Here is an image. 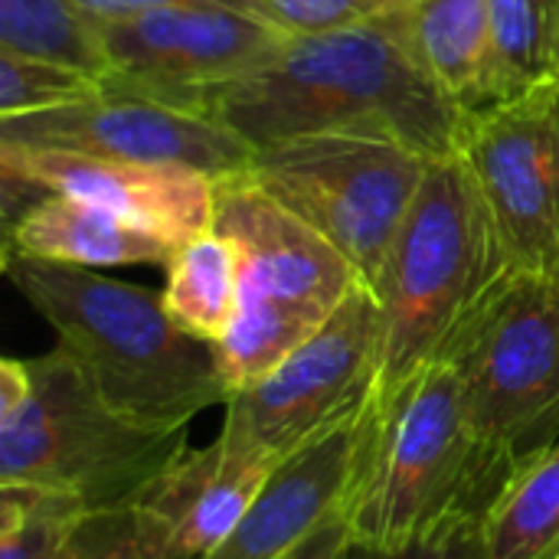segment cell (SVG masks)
<instances>
[{"label": "cell", "instance_id": "cell-1", "mask_svg": "<svg viewBox=\"0 0 559 559\" xmlns=\"http://www.w3.org/2000/svg\"><path fill=\"white\" fill-rule=\"evenodd\" d=\"M396 3L354 26L292 36L269 62L193 92L187 108L252 147L341 131L393 138L429 160L459 157L472 115L419 66Z\"/></svg>", "mask_w": 559, "mask_h": 559}, {"label": "cell", "instance_id": "cell-2", "mask_svg": "<svg viewBox=\"0 0 559 559\" xmlns=\"http://www.w3.org/2000/svg\"><path fill=\"white\" fill-rule=\"evenodd\" d=\"M518 272L468 160H432L373 288L380 344L364 413L377 416L413 377L449 360Z\"/></svg>", "mask_w": 559, "mask_h": 559}, {"label": "cell", "instance_id": "cell-3", "mask_svg": "<svg viewBox=\"0 0 559 559\" xmlns=\"http://www.w3.org/2000/svg\"><path fill=\"white\" fill-rule=\"evenodd\" d=\"M3 275L56 331L95 393L121 416L180 429L203 409L226 406L229 386L216 344L183 331L164 295L16 249L0 252Z\"/></svg>", "mask_w": 559, "mask_h": 559}, {"label": "cell", "instance_id": "cell-4", "mask_svg": "<svg viewBox=\"0 0 559 559\" xmlns=\"http://www.w3.org/2000/svg\"><path fill=\"white\" fill-rule=\"evenodd\" d=\"M511 468L478 445L455 364H432L386 409L364 413L360 468L344 504L350 544L393 550L462 511H488Z\"/></svg>", "mask_w": 559, "mask_h": 559}, {"label": "cell", "instance_id": "cell-5", "mask_svg": "<svg viewBox=\"0 0 559 559\" xmlns=\"http://www.w3.org/2000/svg\"><path fill=\"white\" fill-rule=\"evenodd\" d=\"M213 229L236 249L239 305L216 344L229 396L265 380L364 282L350 259L249 174L216 180Z\"/></svg>", "mask_w": 559, "mask_h": 559}, {"label": "cell", "instance_id": "cell-6", "mask_svg": "<svg viewBox=\"0 0 559 559\" xmlns=\"http://www.w3.org/2000/svg\"><path fill=\"white\" fill-rule=\"evenodd\" d=\"M26 370V396L0 413V485L46 488L85 511H111L141 504L190 449V426L157 429L115 413L59 344L29 357Z\"/></svg>", "mask_w": 559, "mask_h": 559}, {"label": "cell", "instance_id": "cell-7", "mask_svg": "<svg viewBox=\"0 0 559 559\" xmlns=\"http://www.w3.org/2000/svg\"><path fill=\"white\" fill-rule=\"evenodd\" d=\"M429 164L393 138L331 131L255 147L246 174L328 236L377 288Z\"/></svg>", "mask_w": 559, "mask_h": 559}, {"label": "cell", "instance_id": "cell-8", "mask_svg": "<svg viewBox=\"0 0 559 559\" xmlns=\"http://www.w3.org/2000/svg\"><path fill=\"white\" fill-rule=\"evenodd\" d=\"M478 445L518 465L559 439V275L518 272L449 357Z\"/></svg>", "mask_w": 559, "mask_h": 559}, {"label": "cell", "instance_id": "cell-9", "mask_svg": "<svg viewBox=\"0 0 559 559\" xmlns=\"http://www.w3.org/2000/svg\"><path fill=\"white\" fill-rule=\"evenodd\" d=\"M380 344V301L360 282L347 301L265 380L226 400L219 436L288 459L367 396Z\"/></svg>", "mask_w": 559, "mask_h": 559}, {"label": "cell", "instance_id": "cell-10", "mask_svg": "<svg viewBox=\"0 0 559 559\" xmlns=\"http://www.w3.org/2000/svg\"><path fill=\"white\" fill-rule=\"evenodd\" d=\"M462 157L518 269L559 275V79L472 111Z\"/></svg>", "mask_w": 559, "mask_h": 559}, {"label": "cell", "instance_id": "cell-11", "mask_svg": "<svg viewBox=\"0 0 559 559\" xmlns=\"http://www.w3.org/2000/svg\"><path fill=\"white\" fill-rule=\"evenodd\" d=\"M0 141L147 164H183L213 180L246 174L255 147L213 118L108 82L95 98L0 118Z\"/></svg>", "mask_w": 559, "mask_h": 559}, {"label": "cell", "instance_id": "cell-12", "mask_svg": "<svg viewBox=\"0 0 559 559\" xmlns=\"http://www.w3.org/2000/svg\"><path fill=\"white\" fill-rule=\"evenodd\" d=\"M105 39L115 62L108 82L187 108L193 92L278 56L292 33L223 3H180L108 23Z\"/></svg>", "mask_w": 559, "mask_h": 559}, {"label": "cell", "instance_id": "cell-13", "mask_svg": "<svg viewBox=\"0 0 559 559\" xmlns=\"http://www.w3.org/2000/svg\"><path fill=\"white\" fill-rule=\"evenodd\" d=\"M0 164L98 210H108L174 249L210 233L216 213V180L183 164H147L121 157H92L49 147L0 141Z\"/></svg>", "mask_w": 559, "mask_h": 559}, {"label": "cell", "instance_id": "cell-14", "mask_svg": "<svg viewBox=\"0 0 559 559\" xmlns=\"http://www.w3.org/2000/svg\"><path fill=\"white\" fill-rule=\"evenodd\" d=\"M364 452V400L298 445L203 559H285L344 511Z\"/></svg>", "mask_w": 559, "mask_h": 559}, {"label": "cell", "instance_id": "cell-15", "mask_svg": "<svg viewBox=\"0 0 559 559\" xmlns=\"http://www.w3.org/2000/svg\"><path fill=\"white\" fill-rule=\"evenodd\" d=\"M285 459L216 436L203 449H183L151 485L141 508L164 537L170 559H203L242 521L262 485Z\"/></svg>", "mask_w": 559, "mask_h": 559}, {"label": "cell", "instance_id": "cell-16", "mask_svg": "<svg viewBox=\"0 0 559 559\" xmlns=\"http://www.w3.org/2000/svg\"><path fill=\"white\" fill-rule=\"evenodd\" d=\"M3 249L85 269L167 265L174 255V246L160 236L62 193H49L3 233Z\"/></svg>", "mask_w": 559, "mask_h": 559}, {"label": "cell", "instance_id": "cell-17", "mask_svg": "<svg viewBox=\"0 0 559 559\" xmlns=\"http://www.w3.org/2000/svg\"><path fill=\"white\" fill-rule=\"evenodd\" d=\"M396 16L429 79L468 115L491 105L488 0H400Z\"/></svg>", "mask_w": 559, "mask_h": 559}, {"label": "cell", "instance_id": "cell-18", "mask_svg": "<svg viewBox=\"0 0 559 559\" xmlns=\"http://www.w3.org/2000/svg\"><path fill=\"white\" fill-rule=\"evenodd\" d=\"M488 559H554L559 554V439L511 468L481 518Z\"/></svg>", "mask_w": 559, "mask_h": 559}, {"label": "cell", "instance_id": "cell-19", "mask_svg": "<svg viewBox=\"0 0 559 559\" xmlns=\"http://www.w3.org/2000/svg\"><path fill=\"white\" fill-rule=\"evenodd\" d=\"M0 52L66 66L102 82L115 75L105 23L75 0H0Z\"/></svg>", "mask_w": 559, "mask_h": 559}, {"label": "cell", "instance_id": "cell-20", "mask_svg": "<svg viewBox=\"0 0 559 559\" xmlns=\"http://www.w3.org/2000/svg\"><path fill=\"white\" fill-rule=\"evenodd\" d=\"M164 272H167V285L160 295L170 318L183 331L210 344H219L239 305L236 249L216 229H210L177 246Z\"/></svg>", "mask_w": 559, "mask_h": 559}, {"label": "cell", "instance_id": "cell-21", "mask_svg": "<svg viewBox=\"0 0 559 559\" xmlns=\"http://www.w3.org/2000/svg\"><path fill=\"white\" fill-rule=\"evenodd\" d=\"M491 105L559 79V0H488Z\"/></svg>", "mask_w": 559, "mask_h": 559}, {"label": "cell", "instance_id": "cell-22", "mask_svg": "<svg viewBox=\"0 0 559 559\" xmlns=\"http://www.w3.org/2000/svg\"><path fill=\"white\" fill-rule=\"evenodd\" d=\"M85 514L69 495L0 485V559H56Z\"/></svg>", "mask_w": 559, "mask_h": 559}, {"label": "cell", "instance_id": "cell-23", "mask_svg": "<svg viewBox=\"0 0 559 559\" xmlns=\"http://www.w3.org/2000/svg\"><path fill=\"white\" fill-rule=\"evenodd\" d=\"M108 82L85 72L0 52V118H20L36 111L66 108L105 92Z\"/></svg>", "mask_w": 559, "mask_h": 559}, {"label": "cell", "instance_id": "cell-24", "mask_svg": "<svg viewBox=\"0 0 559 559\" xmlns=\"http://www.w3.org/2000/svg\"><path fill=\"white\" fill-rule=\"evenodd\" d=\"M56 559H170L160 531L141 504L92 511Z\"/></svg>", "mask_w": 559, "mask_h": 559}, {"label": "cell", "instance_id": "cell-25", "mask_svg": "<svg viewBox=\"0 0 559 559\" xmlns=\"http://www.w3.org/2000/svg\"><path fill=\"white\" fill-rule=\"evenodd\" d=\"M239 13H249L282 33L305 36L354 26L386 13L396 0H216Z\"/></svg>", "mask_w": 559, "mask_h": 559}, {"label": "cell", "instance_id": "cell-26", "mask_svg": "<svg viewBox=\"0 0 559 559\" xmlns=\"http://www.w3.org/2000/svg\"><path fill=\"white\" fill-rule=\"evenodd\" d=\"M481 518L485 511H462L439 527L426 531L423 537L393 547V550H377V547H354L347 559H488L485 557V540H481Z\"/></svg>", "mask_w": 559, "mask_h": 559}, {"label": "cell", "instance_id": "cell-27", "mask_svg": "<svg viewBox=\"0 0 559 559\" xmlns=\"http://www.w3.org/2000/svg\"><path fill=\"white\" fill-rule=\"evenodd\" d=\"M88 16H95L98 23H121V20H134L144 16L151 10H164V7H180V3H216V0H75Z\"/></svg>", "mask_w": 559, "mask_h": 559}, {"label": "cell", "instance_id": "cell-28", "mask_svg": "<svg viewBox=\"0 0 559 559\" xmlns=\"http://www.w3.org/2000/svg\"><path fill=\"white\" fill-rule=\"evenodd\" d=\"M347 554H350V534H347L344 511H341L285 559H347Z\"/></svg>", "mask_w": 559, "mask_h": 559}, {"label": "cell", "instance_id": "cell-29", "mask_svg": "<svg viewBox=\"0 0 559 559\" xmlns=\"http://www.w3.org/2000/svg\"><path fill=\"white\" fill-rule=\"evenodd\" d=\"M554 559H559V554H557V557H554Z\"/></svg>", "mask_w": 559, "mask_h": 559}]
</instances>
